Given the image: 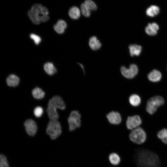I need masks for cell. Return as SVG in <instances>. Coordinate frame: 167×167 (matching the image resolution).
<instances>
[{"mask_svg": "<svg viewBox=\"0 0 167 167\" xmlns=\"http://www.w3.org/2000/svg\"><path fill=\"white\" fill-rule=\"evenodd\" d=\"M89 44L91 48L94 50L99 49L101 46V42L95 36H92L90 38Z\"/></svg>", "mask_w": 167, "mask_h": 167, "instance_id": "cell-16", "label": "cell"}, {"mask_svg": "<svg viewBox=\"0 0 167 167\" xmlns=\"http://www.w3.org/2000/svg\"><path fill=\"white\" fill-rule=\"evenodd\" d=\"M106 117L109 122L112 124H118L122 121L120 114L117 112H111L107 115Z\"/></svg>", "mask_w": 167, "mask_h": 167, "instance_id": "cell-11", "label": "cell"}, {"mask_svg": "<svg viewBox=\"0 0 167 167\" xmlns=\"http://www.w3.org/2000/svg\"><path fill=\"white\" fill-rule=\"evenodd\" d=\"M32 94L34 98L39 99H42L44 97L45 93L41 89L36 87L32 90Z\"/></svg>", "mask_w": 167, "mask_h": 167, "instance_id": "cell-22", "label": "cell"}, {"mask_svg": "<svg viewBox=\"0 0 167 167\" xmlns=\"http://www.w3.org/2000/svg\"><path fill=\"white\" fill-rule=\"evenodd\" d=\"M6 82L7 84L10 87L17 86L19 82V79L16 75L11 74L7 78Z\"/></svg>", "mask_w": 167, "mask_h": 167, "instance_id": "cell-15", "label": "cell"}, {"mask_svg": "<svg viewBox=\"0 0 167 167\" xmlns=\"http://www.w3.org/2000/svg\"><path fill=\"white\" fill-rule=\"evenodd\" d=\"M148 77L150 81L156 82L160 80L161 78L162 75L159 71L154 69L148 74Z\"/></svg>", "mask_w": 167, "mask_h": 167, "instance_id": "cell-13", "label": "cell"}, {"mask_svg": "<svg viewBox=\"0 0 167 167\" xmlns=\"http://www.w3.org/2000/svg\"><path fill=\"white\" fill-rule=\"evenodd\" d=\"M141 122L139 116L135 115L128 117L126 121V126L128 129L132 130L138 128Z\"/></svg>", "mask_w": 167, "mask_h": 167, "instance_id": "cell-9", "label": "cell"}, {"mask_svg": "<svg viewBox=\"0 0 167 167\" xmlns=\"http://www.w3.org/2000/svg\"><path fill=\"white\" fill-rule=\"evenodd\" d=\"M81 116L77 110L72 111L71 113L68 118V122L69 125V130L72 131L81 126Z\"/></svg>", "mask_w": 167, "mask_h": 167, "instance_id": "cell-7", "label": "cell"}, {"mask_svg": "<svg viewBox=\"0 0 167 167\" xmlns=\"http://www.w3.org/2000/svg\"><path fill=\"white\" fill-rule=\"evenodd\" d=\"M43 109L41 107L38 106L36 107L34 110V115L36 117H40L42 114Z\"/></svg>", "mask_w": 167, "mask_h": 167, "instance_id": "cell-28", "label": "cell"}, {"mask_svg": "<svg viewBox=\"0 0 167 167\" xmlns=\"http://www.w3.org/2000/svg\"><path fill=\"white\" fill-rule=\"evenodd\" d=\"M44 68L45 72L49 75H52L57 72V69L53 63L48 62L44 65Z\"/></svg>", "mask_w": 167, "mask_h": 167, "instance_id": "cell-20", "label": "cell"}, {"mask_svg": "<svg viewBox=\"0 0 167 167\" xmlns=\"http://www.w3.org/2000/svg\"><path fill=\"white\" fill-rule=\"evenodd\" d=\"M159 12L160 8L158 6L152 5L147 9L146 13L149 16L154 17L157 15Z\"/></svg>", "mask_w": 167, "mask_h": 167, "instance_id": "cell-18", "label": "cell"}, {"mask_svg": "<svg viewBox=\"0 0 167 167\" xmlns=\"http://www.w3.org/2000/svg\"><path fill=\"white\" fill-rule=\"evenodd\" d=\"M68 14L71 19H79L80 16V11L77 7L74 6L69 9Z\"/></svg>", "mask_w": 167, "mask_h": 167, "instance_id": "cell-19", "label": "cell"}, {"mask_svg": "<svg viewBox=\"0 0 167 167\" xmlns=\"http://www.w3.org/2000/svg\"><path fill=\"white\" fill-rule=\"evenodd\" d=\"M79 65L81 68H82V69L84 71V67L83 66V65L82 64H80V63H79Z\"/></svg>", "mask_w": 167, "mask_h": 167, "instance_id": "cell-30", "label": "cell"}, {"mask_svg": "<svg viewBox=\"0 0 167 167\" xmlns=\"http://www.w3.org/2000/svg\"><path fill=\"white\" fill-rule=\"evenodd\" d=\"M82 14L86 17H89L91 14L90 10L84 3H82L80 6Z\"/></svg>", "mask_w": 167, "mask_h": 167, "instance_id": "cell-25", "label": "cell"}, {"mask_svg": "<svg viewBox=\"0 0 167 167\" xmlns=\"http://www.w3.org/2000/svg\"><path fill=\"white\" fill-rule=\"evenodd\" d=\"M48 9L40 4L33 5L28 12V15L34 24H39L41 22H45L49 19Z\"/></svg>", "mask_w": 167, "mask_h": 167, "instance_id": "cell-2", "label": "cell"}, {"mask_svg": "<svg viewBox=\"0 0 167 167\" xmlns=\"http://www.w3.org/2000/svg\"><path fill=\"white\" fill-rule=\"evenodd\" d=\"M121 71L122 75L125 77L131 79L137 75L138 68L136 64H132L130 65L129 68L124 66H122L121 68Z\"/></svg>", "mask_w": 167, "mask_h": 167, "instance_id": "cell-8", "label": "cell"}, {"mask_svg": "<svg viewBox=\"0 0 167 167\" xmlns=\"http://www.w3.org/2000/svg\"><path fill=\"white\" fill-rule=\"evenodd\" d=\"M66 108L65 104L59 96H56L50 100L48 103L47 112L50 120H57L58 115L57 112L58 108L62 110Z\"/></svg>", "mask_w": 167, "mask_h": 167, "instance_id": "cell-3", "label": "cell"}, {"mask_svg": "<svg viewBox=\"0 0 167 167\" xmlns=\"http://www.w3.org/2000/svg\"><path fill=\"white\" fill-rule=\"evenodd\" d=\"M159 29L158 24L155 22L148 24L145 28V32L149 35L153 36L156 35Z\"/></svg>", "mask_w": 167, "mask_h": 167, "instance_id": "cell-12", "label": "cell"}, {"mask_svg": "<svg viewBox=\"0 0 167 167\" xmlns=\"http://www.w3.org/2000/svg\"><path fill=\"white\" fill-rule=\"evenodd\" d=\"M129 52L131 56H138L142 50V47L136 44L131 45L129 46Z\"/></svg>", "mask_w": 167, "mask_h": 167, "instance_id": "cell-17", "label": "cell"}, {"mask_svg": "<svg viewBox=\"0 0 167 167\" xmlns=\"http://www.w3.org/2000/svg\"><path fill=\"white\" fill-rule=\"evenodd\" d=\"M30 38L33 40L35 43L37 45H38L41 41V37L38 36L33 33L30 35Z\"/></svg>", "mask_w": 167, "mask_h": 167, "instance_id": "cell-29", "label": "cell"}, {"mask_svg": "<svg viewBox=\"0 0 167 167\" xmlns=\"http://www.w3.org/2000/svg\"><path fill=\"white\" fill-rule=\"evenodd\" d=\"M109 160L111 163L114 165H118L120 161L119 156L115 153H112L110 154Z\"/></svg>", "mask_w": 167, "mask_h": 167, "instance_id": "cell-23", "label": "cell"}, {"mask_svg": "<svg viewBox=\"0 0 167 167\" xmlns=\"http://www.w3.org/2000/svg\"><path fill=\"white\" fill-rule=\"evenodd\" d=\"M129 102L132 105L134 106H137L140 104L141 99L138 95L135 94H133L129 97Z\"/></svg>", "mask_w": 167, "mask_h": 167, "instance_id": "cell-21", "label": "cell"}, {"mask_svg": "<svg viewBox=\"0 0 167 167\" xmlns=\"http://www.w3.org/2000/svg\"><path fill=\"white\" fill-rule=\"evenodd\" d=\"M164 103V100L161 96H154L148 101L146 106V110L150 114H153L156 112L157 108L163 105Z\"/></svg>", "mask_w": 167, "mask_h": 167, "instance_id": "cell-5", "label": "cell"}, {"mask_svg": "<svg viewBox=\"0 0 167 167\" xmlns=\"http://www.w3.org/2000/svg\"><path fill=\"white\" fill-rule=\"evenodd\" d=\"M136 164L138 167H160L158 156L147 149H138L135 155Z\"/></svg>", "mask_w": 167, "mask_h": 167, "instance_id": "cell-1", "label": "cell"}, {"mask_svg": "<svg viewBox=\"0 0 167 167\" xmlns=\"http://www.w3.org/2000/svg\"><path fill=\"white\" fill-rule=\"evenodd\" d=\"M129 138L134 143L140 144L146 141V135L142 128L138 127L131 132L129 135Z\"/></svg>", "mask_w": 167, "mask_h": 167, "instance_id": "cell-6", "label": "cell"}, {"mask_svg": "<svg viewBox=\"0 0 167 167\" xmlns=\"http://www.w3.org/2000/svg\"><path fill=\"white\" fill-rule=\"evenodd\" d=\"M157 136L163 143L167 144V129L164 128L160 130L158 132Z\"/></svg>", "mask_w": 167, "mask_h": 167, "instance_id": "cell-24", "label": "cell"}, {"mask_svg": "<svg viewBox=\"0 0 167 167\" xmlns=\"http://www.w3.org/2000/svg\"><path fill=\"white\" fill-rule=\"evenodd\" d=\"M46 132L51 139L57 138L62 133L61 127L59 122L57 120H50L48 124Z\"/></svg>", "mask_w": 167, "mask_h": 167, "instance_id": "cell-4", "label": "cell"}, {"mask_svg": "<svg viewBox=\"0 0 167 167\" xmlns=\"http://www.w3.org/2000/svg\"><path fill=\"white\" fill-rule=\"evenodd\" d=\"M0 167H9L6 157L3 154L0 156Z\"/></svg>", "mask_w": 167, "mask_h": 167, "instance_id": "cell-27", "label": "cell"}, {"mask_svg": "<svg viewBox=\"0 0 167 167\" xmlns=\"http://www.w3.org/2000/svg\"><path fill=\"white\" fill-rule=\"evenodd\" d=\"M67 27L66 22L62 19L58 20L54 26V30L59 34H62L64 32Z\"/></svg>", "mask_w": 167, "mask_h": 167, "instance_id": "cell-14", "label": "cell"}, {"mask_svg": "<svg viewBox=\"0 0 167 167\" xmlns=\"http://www.w3.org/2000/svg\"><path fill=\"white\" fill-rule=\"evenodd\" d=\"M84 3L90 10H95L97 9L96 5L92 0H86Z\"/></svg>", "mask_w": 167, "mask_h": 167, "instance_id": "cell-26", "label": "cell"}, {"mask_svg": "<svg viewBox=\"0 0 167 167\" xmlns=\"http://www.w3.org/2000/svg\"><path fill=\"white\" fill-rule=\"evenodd\" d=\"M27 133L30 136H34L36 133L37 127L34 121L31 119L27 120L24 124Z\"/></svg>", "mask_w": 167, "mask_h": 167, "instance_id": "cell-10", "label": "cell"}]
</instances>
